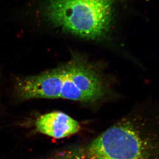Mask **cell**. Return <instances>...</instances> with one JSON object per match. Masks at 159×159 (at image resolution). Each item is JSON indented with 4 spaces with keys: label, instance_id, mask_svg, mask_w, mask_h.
<instances>
[{
    "label": "cell",
    "instance_id": "2",
    "mask_svg": "<svg viewBox=\"0 0 159 159\" xmlns=\"http://www.w3.org/2000/svg\"><path fill=\"white\" fill-rule=\"evenodd\" d=\"M111 92L100 72L80 55L53 69L19 78L15 85L20 102L63 99L95 104L108 98Z\"/></svg>",
    "mask_w": 159,
    "mask_h": 159
},
{
    "label": "cell",
    "instance_id": "3",
    "mask_svg": "<svg viewBox=\"0 0 159 159\" xmlns=\"http://www.w3.org/2000/svg\"><path fill=\"white\" fill-rule=\"evenodd\" d=\"M117 0H48L44 16L53 26L92 40H100L111 29Z\"/></svg>",
    "mask_w": 159,
    "mask_h": 159
},
{
    "label": "cell",
    "instance_id": "4",
    "mask_svg": "<svg viewBox=\"0 0 159 159\" xmlns=\"http://www.w3.org/2000/svg\"><path fill=\"white\" fill-rule=\"evenodd\" d=\"M39 133L56 139L70 137L81 129L78 120L62 111H53L39 116L35 122Z\"/></svg>",
    "mask_w": 159,
    "mask_h": 159
},
{
    "label": "cell",
    "instance_id": "1",
    "mask_svg": "<svg viewBox=\"0 0 159 159\" xmlns=\"http://www.w3.org/2000/svg\"><path fill=\"white\" fill-rule=\"evenodd\" d=\"M54 159H159V104L135 107L89 141L59 149Z\"/></svg>",
    "mask_w": 159,
    "mask_h": 159
}]
</instances>
